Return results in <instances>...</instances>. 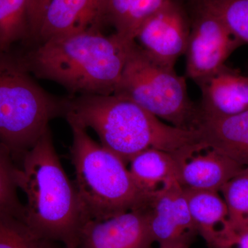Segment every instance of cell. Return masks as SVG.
<instances>
[{
	"label": "cell",
	"instance_id": "obj_1",
	"mask_svg": "<svg viewBox=\"0 0 248 248\" xmlns=\"http://www.w3.org/2000/svg\"><path fill=\"white\" fill-rule=\"evenodd\" d=\"M135 42L115 32L89 31L50 39L17 55L31 74L58 83L73 95H110Z\"/></svg>",
	"mask_w": 248,
	"mask_h": 248
},
{
	"label": "cell",
	"instance_id": "obj_2",
	"mask_svg": "<svg viewBox=\"0 0 248 248\" xmlns=\"http://www.w3.org/2000/svg\"><path fill=\"white\" fill-rule=\"evenodd\" d=\"M19 163L16 182L27 197L24 224L41 239L78 247L86 217L74 182L55 150L50 128Z\"/></svg>",
	"mask_w": 248,
	"mask_h": 248
},
{
	"label": "cell",
	"instance_id": "obj_3",
	"mask_svg": "<svg viewBox=\"0 0 248 248\" xmlns=\"http://www.w3.org/2000/svg\"><path fill=\"white\" fill-rule=\"evenodd\" d=\"M64 116L67 121L94 130L101 144L126 164L145 150L172 153L200 140L197 130L164 123L135 102L115 94L68 98Z\"/></svg>",
	"mask_w": 248,
	"mask_h": 248
},
{
	"label": "cell",
	"instance_id": "obj_4",
	"mask_svg": "<svg viewBox=\"0 0 248 248\" xmlns=\"http://www.w3.org/2000/svg\"><path fill=\"white\" fill-rule=\"evenodd\" d=\"M67 122L73 135L74 184L86 221L146 208L151 194L139 187L123 160L93 140L87 129Z\"/></svg>",
	"mask_w": 248,
	"mask_h": 248
},
{
	"label": "cell",
	"instance_id": "obj_5",
	"mask_svg": "<svg viewBox=\"0 0 248 248\" xmlns=\"http://www.w3.org/2000/svg\"><path fill=\"white\" fill-rule=\"evenodd\" d=\"M66 103L37 84L17 54L0 52V143L15 161L32 148L50 121L64 116Z\"/></svg>",
	"mask_w": 248,
	"mask_h": 248
},
{
	"label": "cell",
	"instance_id": "obj_6",
	"mask_svg": "<svg viewBox=\"0 0 248 248\" xmlns=\"http://www.w3.org/2000/svg\"><path fill=\"white\" fill-rule=\"evenodd\" d=\"M113 94L129 99L176 128L197 130L200 107L192 102L185 78L153 60L134 42Z\"/></svg>",
	"mask_w": 248,
	"mask_h": 248
},
{
	"label": "cell",
	"instance_id": "obj_7",
	"mask_svg": "<svg viewBox=\"0 0 248 248\" xmlns=\"http://www.w3.org/2000/svg\"><path fill=\"white\" fill-rule=\"evenodd\" d=\"M190 9L186 76L198 84L226 66L230 55L243 44L208 10L193 4Z\"/></svg>",
	"mask_w": 248,
	"mask_h": 248
},
{
	"label": "cell",
	"instance_id": "obj_8",
	"mask_svg": "<svg viewBox=\"0 0 248 248\" xmlns=\"http://www.w3.org/2000/svg\"><path fill=\"white\" fill-rule=\"evenodd\" d=\"M190 32V17L180 0H170L142 24L135 42L153 60L174 68L185 55Z\"/></svg>",
	"mask_w": 248,
	"mask_h": 248
},
{
	"label": "cell",
	"instance_id": "obj_9",
	"mask_svg": "<svg viewBox=\"0 0 248 248\" xmlns=\"http://www.w3.org/2000/svg\"><path fill=\"white\" fill-rule=\"evenodd\" d=\"M171 155L177 168L178 182L184 188L220 192L228 181L246 168L200 140Z\"/></svg>",
	"mask_w": 248,
	"mask_h": 248
},
{
	"label": "cell",
	"instance_id": "obj_10",
	"mask_svg": "<svg viewBox=\"0 0 248 248\" xmlns=\"http://www.w3.org/2000/svg\"><path fill=\"white\" fill-rule=\"evenodd\" d=\"M154 242L145 208L107 219L87 220L77 248H151Z\"/></svg>",
	"mask_w": 248,
	"mask_h": 248
},
{
	"label": "cell",
	"instance_id": "obj_11",
	"mask_svg": "<svg viewBox=\"0 0 248 248\" xmlns=\"http://www.w3.org/2000/svg\"><path fill=\"white\" fill-rule=\"evenodd\" d=\"M146 209L155 242L163 244L198 234L177 179L152 193Z\"/></svg>",
	"mask_w": 248,
	"mask_h": 248
},
{
	"label": "cell",
	"instance_id": "obj_12",
	"mask_svg": "<svg viewBox=\"0 0 248 248\" xmlns=\"http://www.w3.org/2000/svg\"><path fill=\"white\" fill-rule=\"evenodd\" d=\"M107 1L53 0L44 16L37 39L38 44L55 37L102 31L108 24Z\"/></svg>",
	"mask_w": 248,
	"mask_h": 248
},
{
	"label": "cell",
	"instance_id": "obj_13",
	"mask_svg": "<svg viewBox=\"0 0 248 248\" xmlns=\"http://www.w3.org/2000/svg\"><path fill=\"white\" fill-rule=\"evenodd\" d=\"M197 85L202 91V118H222L248 110V76L224 66Z\"/></svg>",
	"mask_w": 248,
	"mask_h": 248
},
{
	"label": "cell",
	"instance_id": "obj_14",
	"mask_svg": "<svg viewBox=\"0 0 248 248\" xmlns=\"http://www.w3.org/2000/svg\"><path fill=\"white\" fill-rule=\"evenodd\" d=\"M184 191L199 234L209 247L218 248L232 230L226 204L219 192L188 188Z\"/></svg>",
	"mask_w": 248,
	"mask_h": 248
},
{
	"label": "cell",
	"instance_id": "obj_15",
	"mask_svg": "<svg viewBox=\"0 0 248 248\" xmlns=\"http://www.w3.org/2000/svg\"><path fill=\"white\" fill-rule=\"evenodd\" d=\"M197 131L200 141L248 166V110L222 118H202Z\"/></svg>",
	"mask_w": 248,
	"mask_h": 248
},
{
	"label": "cell",
	"instance_id": "obj_16",
	"mask_svg": "<svg viewBox=\"0 0 248 248\" xmlns=\"http://www.w3.org/2000/svg\"><path fill=\"white\" fill-rule=\"evenodd\" d=\"M128 164L134 181L146 193H153L177 179L175 162L169 152L145 150L134 156Z\"/></svg>",
	"mask_w": 248,
	"mask_h": 248
},
{
	"label": "cell",
	"instance_id": "obj_17",
	"mask_svg": "<svg viewBox=\"0 0 248 248\" xmlns=\"http://www.w3.org/2000/svg\"><path fill=\"white\" fill-rule=\"evenodd\" d=\"M170 0H108V23L115 33L133 42L140 27L148 18Z\"/></svg>",
	"mask_w": 248,
	"mask_h": 248
},
{
	"label": "cell",
	"instance_id": "obj_18",
	"mask_svg": "<svg viewBox=\"0 0 248 248\" xmlns=\"http://www.w3.org/2000/svg\"><path fill=\"white\" fill-rule=\"evenodd\" d=\"M29 0H0V52L31 37Z\"/></svg>",
	"mask_w": 248,
	"mask_h": 248
},
{
	"label": "cell",
	"instance_id": "obj_19",
	"mask_svg": "<svg viewBox=\"0 0 248 248\" xmlns=\"http://www.w3.org/2000/svg\"><path fill=\"white\" fill-rule=\"evenodd\" d=\"M217 16L242 44L248 45V0H190Z\"/></svg>",
	"mask_w": 248,
	"mask_h": 248
},
{
	"label": "cell",
	"instance_id": "obj_20",
	"mask_svg": "<svg viewBox=\"0 0 248 248\" xmlns=\"http://www.w3.org/2000/svg\"><path fill=\"white\" fill-rule=\"evenodd\" d=\"M17 167L9 150L0 143V215L23 222L25 208L17 195Z\"/></svg>",
	"mask_w": 248,
	"mask_h": 248
},
{
	"label": "cell",
	"instance_id": "obj_21",
	"mask_svg": "<svg viewBox=\"0 0 248 248\" xmlns=\"http://www.w3.org/2000/svg\"><path fill=\"white\" fill-rule=\"evenodd\" d=\"M234 231L248 228V166L232 178L220 192Z\"/></svg>",
	"mask_w": 248,
	"mask_h": 248
},
{
	"label": "cell",
	"instance_id": "obj_22",
	"mask_svg": "<svg viewBox=\"0 0 248 248\" xmlns=\"http://www.w3.org/2000/svg\"><path fill=\"white\" fill-rule=\"evenodd\" d=\"M0 248H51L22 221L0 215Z\"/></svg>",
	"mask_w": 248,
	"mask_h": 248
},
{
	"label": "cell",
	"instance_id": "obj_23",
	"mask_svg": "<svg viewBox=\"0 0 248 248\" xmlns=\"http://www.w3.org/2000/svg\"><path fill=\"white\" fill-rule=\"evenodd\" d=\"M53 0H29V19L30 39L37 41L47 8Z\"/></svg>",
	"mask_w": 248,
	"mask_h": 248
},
{
	"label": "cell",
	"instance_id": "obj_24",
	"mask_svg": "<svg viewBox=\"0 0 248 248\" xmlns=\"http://www.w3.org/2000/svg\"><path fill=\"white\" fill-rule=\"evenodd\" d=\"M218 248H248V228L241 231L232 230Z\"/></svg>",
	"mask_w": 248,
	"mask_h": 248
},
{
	"label": "cell",
	"instance_id": "obj_25",
	"mask_svg": "<svg viewBox=\"0 0 248 248\" xmlns=\"http://www.w3.org/2000/svg\"><path fill=\"white\" fill-rule=\"evenodd\" d=\"M195 236H186L169 242L159 244V248H189Z\"/></svg>",
	"mask_w": 248,
	"mask_h": 248
},
{
	"label": "cell",
	"instance_id": "obj_26",
	"mask_svg": "<svg viewBox=\"0 0 248 248\" xmlns=\"http://www.w3.org/2000/svg\"></svg>",
	"mask_w": 248,
	"mask_h": 248
}]
</instances>
